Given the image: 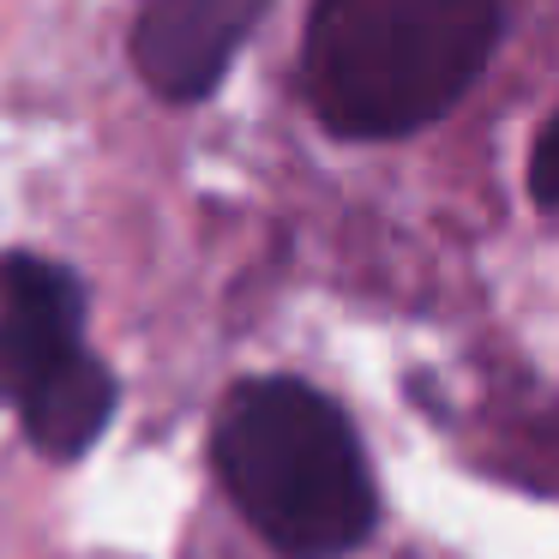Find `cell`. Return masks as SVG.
<instances>
[{
  "label": "cell",
  "mask_w": 559,
  "mask_h": 559,
  "mask_svg": "<svg viewBox=\"0 0 559 559\" xmlns=\"http://www.w3.org/2000/svg\"><path fill=\"white\" fill-rule=\"evenodd\" d=\"M0 397L49 457L91 451L115 415V379L85 343V289L55 259H0Z\"/></svg>",
  "instance_id": "3957f363"
},
{
  "label": "cell",
  "mask_w": 559,
  "mask_h": 559,
  "mask_svg": "<svg viewBox=\"0 0 559 559\" xmlns=\"http://www.w3.org/2000/svg\"><path fill=\"white\" fill-rule=\"evenodd\" d=\"M530 187L542 205H559V121L535 139V157H530Z\"/></svg>",
  "instance_id": "5b68a950"
},
{
  "label": "cell",
  "mask_w": 559,
  "mask_h": 559,
  "mask_svg": "<svg viewBox=\"0 0 559 559\" xmlns=\"http://www.w3.org/2000/svg\"><path fill=\"white\" fill-rule=\"evenodd\" d=\"M265 7L271 0H145L133 31V61L145 85L169 103L217 91Z\"/></svg>",
  "instance_id": "277c9868"
},
{
  "label": "cell",
  "mask_w": 559,
  "mask_h": 559,
  "mask_svg": "<svg viewBox=\"0 0 559 559\" xmlns=\"http://www.w3.org/2000/svg\"><path fill=\"white\" fill-rule=\"evenodd\" d=\"M217 475L241 518L289 559H337L367 542L379 493L361 439L301 379H253L217 415Z\"/></svg>",
  "instance_id": "7a4b0ae2"
},
{
  "label": "cell",
  "mask_w": 559,
  "mask_h": 559,
  "mask_svg": "<svg viewBox=\"0 0 559 559\" xmlns=\"http://www.w3.org/2000/svg\"><path fill=\"white\" fill-rule=\"evenodd\" d=\"M499 0H313L301 85L343 139H403L481 79Z\"/></svg>",
  "instance_id": "6da1fadb"
}]
</instances>
